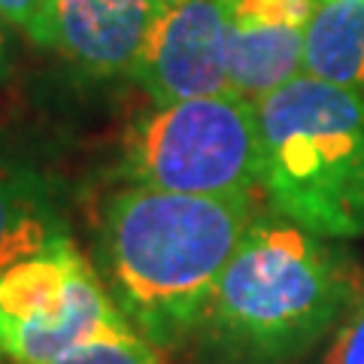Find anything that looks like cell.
<instances>
[{
    "label": "cell",
    "instance_id": "1",
    "mask_svg": "<svg viewBox=\"0 0 364 364\" xmlns=\"http://www.w3.org/2000/svg\"><path fill=\"white\" fill-rule=\"evenodd\" d=\"M361 289L343 240L261 207L186 340L188 364H301Z\"/></svg>",
    "mask_w": 364,
    "mask_h": 364
},
{
    "label": "cell",
    "instance_id": "2",
    "mask_svg": "<svg viewBox=\"0 0 364 364\" xmlns=\"http://www.w3.org/2000/svg\"><path fill=\"white\" fill-rule=\"evenodd\" d=\"M258 210L255 198L112 191L97 213L95 267L134 331L155 349H186Z\"/></svg>",
    "mask_w": 364,
    "mask_h": 364
},
{
    "label": "cell",
    "instance_id": "3",
    "mask_svg": "<svg viewBox=\"0 0 364 364\" xmlns=\"http://www.w3.org/2000/svg\"><path fill=\"white\" fill-rule=\"evenodd\" d=\"M261 195L328 240L364 237V100L310 73L258 100Z\"/></svg>",
    "mask_w": 364,
    "mask_h": 364
},
{
    "label": "cell",
    "instance_id": "4",
    "mask_svg": "<svg viewBox=\"0 0 364 364\" xmlns=\"http://www.w3.org/2000/svg\"><path fill=\"white\" fill-rule=\"evenodd\" d=\"M119 179L173 195L255 198L261 191L258 104L237 91L155 104L122 136Z\"/></svg>",
    "mask_w": 364,
    "mask_h": 364
},
{
    "label": "cell",
    "instance_id": "5",
    "mask_svg": "<svg viewBox=\"0 0 364 364\" xmlns=\"http://www.w3.org/2000/svg\"><path fill=\"white\" fill-rule=\"evenodd\" d=\"M128 325L73 237L0 273V352L9 364H52Z\"/></svg>",
    "mask_w": 364,
    "mask_h": 364
},
{
    "label": "cell",
    "instance_id": "6",
    "mask_svg": "<svg viewBox=\"0 0 364 364\" xmlns=\"http://www.w3.org/2000/svg\"><path fill=\"white\" fill-rule=\"evenodd\" d=\"M228 46V0H173L155 21L131 79L155 104L225 95L231 91Z\"/></svg>",
    "mask_w": 364,
    "mask_h": 364
},
{
    "label": "cell",
    "instance_id": "7",
    "mask_svg": "<svg viewBox=\"0 0 364 364\" xmlns=\"http://www.w3.org/2000/svg\"><path fill=\"white\" fill-rule=\"evenodd\" d=\"M164 0H52L46 16V49L88 82L131 79Z\"/></svg>",
    "mask_w": 364,
    "mask_h": 364
},
{
    "label": "cell",
    "instance_id": "8",
    "mask_svg": "<svg viewBox=\"0 0 364 364\" xmlns=\"http://www.w3.org/2000/svg\"><path fill=\"white\" fill-rule=\"evenodd\" d=\"M316 0H228V79L240 97L264 100L304 73V43Z\"/></svg>",
    "mask_w": 364,
    "mask_h": 364
},
{
    "label": "cell",
    "instance_id": "9",
    "mask_svg": "<svg viewBox=\"0 0 364 364\" xmlns=\"http://www.w3.org/2000/svg\"><path fill=\"white\" fill-rule=\"evenodd\" d=\"M67 182L0 134V273L70 237Z\"/></svg>",
    "mask_w": 364,
    "mask_h": 364
},
{
    "label": "cell",
    "instance_id": "10",
    "mask_svg": "<svg viewBox=\"0 0 364 364\" xmlns=\"http://www.w3.org/2000/svg\"><path fill=\"white\" fill-rule=\"evenodd\" d=\"M304 73L364 100V0H316L304 43Z\"/></svg>",
    "mask_w": 364,
    "mask_h": 364
},
{
    "label": "cell",
    "instance_id": "11",
    "mask_svg": "<svg viewBox=\"0 0 364 364\" xmlns=\"http://www.w3.org/2000/svg\"><path fill=\"white\" fill-rule=\"evenodd\" d=\"M52 364H164L158 349L134 328H119V331L100 334L88 343L64 352Z\"/></svg>",
    "mask_w": 364,
    "mask_h": 364
},
{
    "label": "cell",
    "instance_id": "12",
    "mask_svg": "<svg viewBox=\"0 0 364 364\" xmlns=\"http://www.w3.org/2000/svg\"><path fill=\"white\" fill-rule=\"evenodd\" d=\"M313 364H364V289L328 334V343Z\"/></svg>",
    "mask_w": 364,
    "mask_h": 364
},
{
    "label": "cell",
    "instance_id": "13",
    "mask_svg": "<svg viewBox=\"0 0 364 364\" xmlns=\"http://www.w3.org/2000/svg\"><path fill=\"white\" fill-rule=\"evenodd\" d=\"M52 0H0V16L13 25L21 37H28L33 46H40L46 16H49Z\"/></svg>",
    "mask_w": 364,
    "mask_h": 364
},
{
    "label": "cell",
    "instance_id": "14",
    "mask_svg": "<svg viewBox=\"0 0 364 364\" xmlns=\"http://www.w3.org/2000/svg\"><path fill=\"white\" fill-rule=\"evenodd\" d=\"M16 28L0 16V85L9 82L16 73V58H18V49H16Z\"/></svg>",
    "mask_w": 364,
    "mask_h": 364
},
{
    "label": "cell",
    "instance_id": "15",
    "mask_svg": "<svg viewBox=\"0 0 364 364\" xmlns=\"http://www.w3.org/2000/svg\"><path fill=\"white\" fill-rule=\"evenodd\" d=\"M0 364H9V361H6V355H4V352H0Z\"/></svg>",
    "mask_w": 364,
    "mask_h": 364
},
{
    "label": "cell",
    "instance_id": "16",
    "mask_svg": "<svg viewBox=\"0 0 364 364\" xmlns=\"http://www.w3.org/2000/svg\"><path fill=\"white\" fill-rule=\"evenodd\" d=\"M164 4H173V0H164Z\"/></svg>",
    "mask_w": 364,
    "mask_h": 364
}]
</instances>
